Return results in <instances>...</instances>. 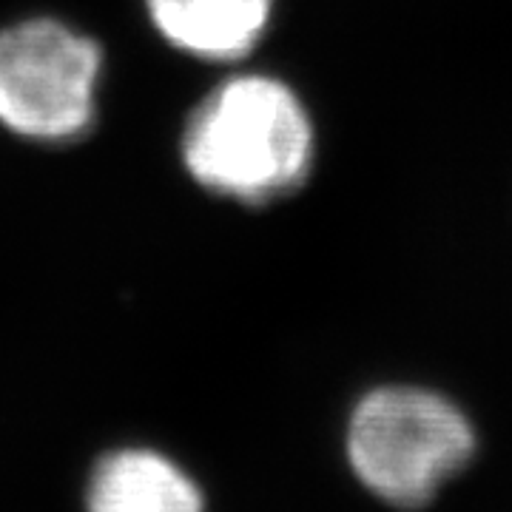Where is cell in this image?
<instances>
[{"label": "cell", "mask_w": 512, "mask_h": 512, "mask_svg": "<svg viewBox=\"0 0 512 512\" xmlns=\"http://www.w3.org/2000/svg\"><path fill=\"white\" fill-rule=\"evenodd\" d=\"M89 512H202V495L160 453H114L94 470Z\"/></svg>", "instance_id": "cell-5"}, {"label": "cell", "mask_w": 512, "mask_h": 512, "mask_svg": "<svg viewBox=\"0 0 512 512\" xmlns=\"http://www.w3.org/2000/svg\"><path fill=\"white\" fill-rule=\"evenodd\" d=\"M183 163L220 197L245 205L279 200L311 171V117L299 94L276 77H228L191 111Z\"/></svg>", "instance_id": "cell-1"}, {"label": "cell", "mask_w": 512, "mask_h": 512, "mask_svg": "<svg viewBox=\"0 0 512 512\" xmlns=\"http://www.w3.org/2000/svg\"><path fill=\"white\" fill-rule=\"evenodd\" d=\"M476 453L467 416L421 387H376L353 407L348 456L359 481L382 501L416 510Z\"/></svg>", "instance_id": "cell-2"}, {"label": "cell", "mask_w": 512, "mask_h": 512, "mask_svg": "<svg viewBox=\"0 0 512 512\" xmlns=\"http://www.w3.org/2000/svg\"><path fill=\"white\" fill-rule=\"evenodd\" d=\"M103 52L52 18L0 32V123L20 137L66 143L94 123Z\"/></svg>", "instance_id": "cell-3"}, {"label": "cell", "mask_w": 512, "mask_h": 512, "mask_svg": "<svg viewBox=\"0 0 512 512\" xmlns=\"http://www.w3.org/2000/svg\"><path fill=\"white\" fill-rule=\"evenodd\" d=\"M157 32L185 55L228 63L262 40L274 0H146Z\"/></svg>", "instance_id": "cell-4"}]
</instances>
